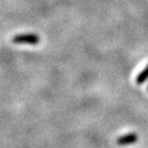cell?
I'll return each mask as SVG.
<instances>
[{
  "mask_svg": "<svg viewBox=\"0 0 148 148\" xmlns=\"http://www.w3.org/2000/svg\"><path fill=\"white\" fill-rule=\"evenodd\" d=\"M12 41L16 44H30L36 45L39 43L40 38L35 33H28V34H18L12 37Z\"/></svg>",
  "mask_w": 148,
  "mask_h": 148,
  "instance_id": "cell-1",
  "label": "cell"
},
{
  "mask_svg": "<svg viewBox=\"0 0 148 148\" xmlns=\"http://www.w3.org/2000/svg\"><path fill=\"white\" fill-rule=\"evenodd\" d=\"M138 135L136 133H129V134L123 135V136L118 137L116 139V144L119 146H125V145H131V144H135L138 141Z\"/></svg>",
  "mask_w": 148,
  "mask_h": 148,
  "instance_id": "cell-2",
  "label": "cell"
},
{
  "mask_svg": "<svg viewBox=\"0 0 148 148\" xmlns=\"http://www.w3.org/2000/svg\"><path fill=\"white\" fill-rule=\"evenodd\" d=\"M147 79H148V65L138 74V76L136 77V83L137 84H143L144 82H146Z\"/></svg>",
  "mask_w": 148,
  "mask_h": 148,
  "instance_id": "cell-3",
  "label": "cell"
},
{
  "mask_svg": "<svg viewBox=\"0 0 148 148\" xmlns=\"http://www.w3.org/2000/svg\"><path fill=\"white\" fill-rule=\"evenodd\" d=\"M147 90H148V86H147Z\"/></svg>",
  "mask_w": 148,
  "mask_h": 148,
  "instance_id": "cell-4",
  "label": "cell"
}]
</instances>
